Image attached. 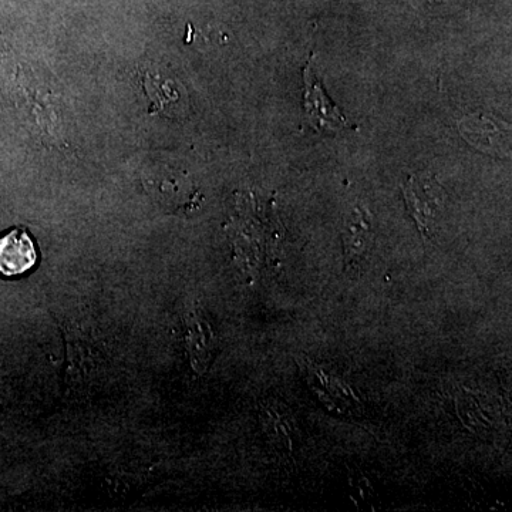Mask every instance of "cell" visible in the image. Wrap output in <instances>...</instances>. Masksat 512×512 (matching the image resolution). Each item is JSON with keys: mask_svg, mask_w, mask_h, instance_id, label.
<instances>
[{"mask_svg": "<svg viewBox=\"0 0 512 512\" xmlns=\"http://www.w3.org/2000/svg\"><path fill=\"white\" fill-rule=\"evenodd\" d=\"M39 262L35 241L25 228H13L0 235V276L28 275Z\"/></svg>", "mask_w": 512, "mask_h": 512, "instance_id": "7a4b0ae2", "label": "cell"}, {"mask_svg": "<svg viewBox=\"0 0 512 512\" xmlns=\"http://www.w3.org/2000/svg\"><path fill=\"white\" fill-rule=\"evenodd\" d=\"M3 420V400L2 397H0V423H2Z\"/></svg>", "mask_w": 512, "mask_h": 512, "instance_id": "52a82bcc", "label": "cell"}, {"mask_svg": "<svg viewBox=\"0 0 512 512\" xmlns=\"http://www.w3.org/2000/svg\"><path fill=\"white\" fill-rule=\"evenodd\" d=\"M144 187L148 194L171 212H185L195 205V190L183 174H177L167 167L150 168L143 175Z\"/></svg>", "mask_w": 512, "mask_h": 512, "instance_id": "6da1fadb", "label": "cell"}, {"mask_svg": "<svg viewBox=\"0 0 512 512\" xmlns=\"http://www.w3.org/2000/svg\"><path fill=\"white\" fill-rule=\"evenodd\" d=\"M187 350L192 369L202 375L207 372L215 350V335L212 326L201 312L194 311L187 318Z\"/></svg>", "mask_w": 512, "mask_h": 512, "instance_id": "277c9868", "label": "cell"}, {"mask_svg": "<svg viewBox=\"0 0 512 512\" xmlns=\"http://www.w3.org/2000/svg\"><path fill=\"white\" fill-rule=\"evenodd\" d=\"M406 194L407 205L412 212L414 220L419 224L421 232H429L431 225L437 220L441 202L440 188L429 184V181L421 183L413 180L403 188Z\"/></svg>", "mask_w": 512, "mask_h": 512, "instance_id": "5b68a950", "label": "cell"}, {"mask_svg": "<svg viewBox=\"0 0 512 512\" xmlns=\"http://www.w3.org/2000/svg\"><path fill=\"white\" fill-rule=\"evenodd\" d=\"M367 231H369V227L360 218L355 221V225L349 227V237L346 238V255H349V259L357 258V255L362 254L363 249L366 247L362 234H365Z\"/></svg>", "mask_w": 512, "mask_h": 512, "instance_id": "8992f818", "label": "cell"}, {"mask_svg": "<svg viewBox=\"0 0 512 512\" xmlns=\"http://www.w3.org/2000/svg\"><path fill=\"white\" fill-rule=\"evenodd\" d=\"M315 56H311L308 66L303 72V80H305V110L308 119L315 130L338 131L348 126L343 114L340 113L338 107L330 101L323 90L322 82L315 73Z\"/></svg>", "mask_w": 512, "mask_h": 512, "instance_id": "3957f363", "label": "cell"}]
</instances>
